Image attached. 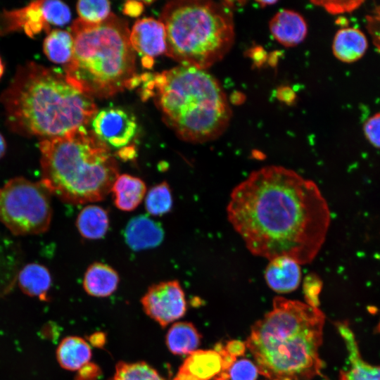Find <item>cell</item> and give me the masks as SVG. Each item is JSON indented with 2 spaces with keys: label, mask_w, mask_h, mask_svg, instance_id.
Wrapping results in <instances>:
<instances>
[{
  "label": "cell",
  "mask_w": 380,
  "mask_h": 380,
  "mask_svg": "<svg viewBox=\"0 0 380 380\" xmlns=\"http://www.w3.org/2000/svg\"><path fill=\"white\" fill-rule=\"evenodd\" d=\"M367 46V39L361 30L356 27H344L336 33L332 51L338 60L353 63L364 56Z\"/></svg>",
  "instance_id": "obj_18"
},
{
  "label": "cell",
  "mask_w": 380,
  "mask_h": 380,
  "mask_svg": "<svg viewBox=\"0 0 380 380\" xmlns=\"http://www.w3.org/2000/svg\"><path fill=\"white\" fill-rule=\"evenodd\" d=\"M17 279L18 286L24 293L43 301L49 300L51 276L45 266L38 263L27 264L20 268Z\"/></svg>",
  "instance_id": "obj_19"
},
{
  "label": "cell",
  "mask_w": 380,
  "mask_h": 380,
  "mask_svg": "<svg viewBox=\"0 0 380 380\" xmlns=\"http://www.w3.org/2000/svg\"><path fill=\"white\" fill-rule=\"evenodd\" d=\"M265 279L267 285L277 293H289L297 289L301 279L300 265L287 258L269 260Z\"/></svg>",
  "instance_id": "obj_16"
},
{
  "label": "cell",
  "mask_w": 380,
  "mask_h": 380,
  "mask_svg": "<svg viewBox=\"0 0 380 380\" xmlns=\"http://www.w3.org/2000/svg\"><path fill=\"white\" fill-rule=\"evenodd\" d=\"M118 282L119 277L114 269L102 262H94L84 274L83 286L90 296L106 297L116 290Z\"/></svg>",
  "instance_id": "obj_21"
},
{
  "label": "cell",
  "mask_w": 380,
  "mask_h": 380,
  "mask_svg": "<svg viewBox=\"0 0 380 380\" xmlns=\"http://www.w3.org/2000/svg\"><path fill=\"white\" fill-rule=\"evenodd\" d=\"M228 221L254 255L287 257L310 263L330 224L327 203L317 184L279 165L253 171L232 191Z\"/></svg>",
  "instance_id": "obj_1"
},
{
  "label": "cell",
  "mask_w": 380,
  "mask_h": 380,
  "mask_svg": "<svg viewBox=\"0 0 380 380\" xmlns=\"http://www.w3.org/2000/svg\"><path fill=\"white\" fill-rule=\"evenodd\" d=\"M144 6L143 2L127 1L123 6V11L128 15L136 17L141 13Z\"/></svg>",
  "instance_id": "obj_36"
},
{
  "label": "cell",
  "mask_w": 380,
  "mask_h": 380,
  "mask_svg": "<svg viewBox=\"0 0 380 380\" xmlns=\"http://www.w3.org/2000/svg\"><path fill=\"white\" fill-rule=\"evenodd\" d=\"M160 21L166 32L165 54L181 65L205 70L222 60L234 42L233 13L225 2L170 1Z\"/></svg>",
  "instance_id": "obj_7"
},
{
  "label": "cell",
  "mask_w": 380,
  "mask_h": 380,
  "mask_svg": "<svg viewBox=\"0 0 380 380\" xmlns=\"http://www.w3.org/2000/svg\"><path fill=\"white\" fill-rule=\"evenodd\" d=\"M52 26H56L52 0L32 1L0 13V34L22 30L33 38L43 31L50 32Z\"/></svg>",
  "instance_id": "obj_10"
},
{
  "label": "cell",
  "mask_w": 380,
  "mask_h": 380,
  "mask_svg": "<svg viewBox=\"0 0 380 380\" xmlns=\"http://www.w3.org/2000/svg\"><path fill=\"white\" fill-rule=\"evenodd\" d=\"M144 99L153 97L163 121L182 140L204 143L222 135L232 111L218 81L205 70L179 65L141 76Z\"/></svg>",
  "instance_id": "obj_4"
},
{
  "label": "cell",
  "mask_w": 380,
  "mask_h": 380,
  "mask_svg": "<svg viewBox=\"0 0 380 380\" xmlns=\"http://www.w3.org/2000/svg\"><path fill=\"white\" fill-rule=\"evenodd\" d=\"M91 343L96 346H101L105 343V336L102 333H96L91 337Z\"/></svg>",
  "instance_id": "obj_38"
},
{
  "label": "cell",
  "mask_w": 380,
  "mask_h": 380,
  "mask_svg": "<svg viewBox=\"0 0 380 380\" xmlns=\"http://www.w3.org/2000/svg\"><path fill=\"white\" fill-rule=\"evenodd\" d=\"M224 349L229 355L236 357V356L243 354L246 347L241 341H232L227 344Z\"/></svg>",
  "instance_id": "obj_37"
},
{
  "label": "cell",
  "mask_w": 380,
  "mask_h": 380,
  "mask_svg": "<svg viewBox=\"0 0 380 380\" xmlns=\"http://www.w3.org/2000/svg\"><path fill=\"white\" fill-rule=\"evenodd\" d=\"M257 2L262 7H265V6H270L272 4H274L277 3V1H257Z\"/></svg>",
  "instance_id": "obj_40"
},
{
  "label": "cell",
  "mask_w": 380,
  "mask_h": 380,
  "mask_svg": "<svg viewBox=\"0 0 380 380\" xmlns=\"http://www.w3.org/2000/svg\"><path fill=\"white\" fill-rule=\"evenodd\" d=\"M91 132L108 148L127 146L135 136V117L120 107H108L96 113L91 119Z\"/></svg>",
  "instance_id": "obj_11"
},
{
  "label": "cell",
  "mask_w": 380,
  "mask_h": 380,
  "mask_svg": "<svg viewBox=\"0 0 380 380\" xmlns=\"http://www.w3.org/2000/svg\"><path fill=\"white\" fill-rule=\"evenodd\" d=\"M362 2V1H315L314 3L323 6L327 11L332 14H338L353 11Z\"/></svg>",
  "instance_id": "obj_32"
},
{
  "label": "cell",
  "mask_w": 380,
  "mask_h": 380,
  "mask_svg": "<svg viewBox=\"0 0 380 380\" xmlns=\"http://www.w3.org/2000/svg\"><path fill=\"white\" fill-rule=\"evenodd\" d=\"M214 380H226V379L220 376V377L215 379Z\"/></svg>",
  "instance_id": "obj_42"
},
{
  "label": "cell",
  "mask_w": 380,
  "mask_h": 380,
  "mask_svg": "<svg viewBox=\"0 0 380 380\" xmlns=\"http://www.w3.org/2000/svg\"><path fill=\"white\" fill-rule=\"evenodd\" d=\"M6 151V142L3 135L0 133V159L4 156Z\"/></svg>",
  "instance_id": "obj_39"
},
{
  "label": "cell",
  "mask_w": 380,
  "mask_h": 380,
  "mask_svg": "<svg viewBox=\"0 0 380 380\" xmlns=\"http://www.w3.org/2000/svg\"><path fill=\"white\" fill-rule=\"evenodd\" d=\"M363 131L366 139L376 148H380V113L369 118L364 124Z\"/></svg>",
  "instance_id": "obj_33"
},
{
  "label": "cell",
  "mask_w": 380,
  "mask_h": 380,
  "mask_svg": "<svg viewBox=\"0 0 380 380\" xmlns=\"http://www.w3.org/2000/svg\"><path fill=\"white\" fill-rule=\"evenodd\" d=\"M4 63H3V61L0 57V79L1 78L3 74H4Z\"/></svg>",
  "instance_id": "obj_41"
},
{
  "label": "cell",
  "mask_w": 380,
  "mask_h": 380,
  "mask_svg": "<svg viewBox=\"0 0 380 380\" xmlns=\"http://www.w3.org/2000/svg\"><path fill=\"white\" fill-rule=\"evenodd\" d=\"M270 30L279 43L286 47H292L304 40L308 33V26L300 13L282 9L271 19Z\"/></svg>",
  "instance_id": "obj_14"
},
{
  "label": "cell",
  "mask_w": 380,
  "mask_h": 380,
  "mask_svg": "<svg viewBox=\"0 0 380 380\" xmlns=\"http://www.w3.org/2000/svg\"><path fill=\"white\" fill-rule=\"evenodd\" d=\"M51 196L41 181L11 179L0 188V221L14 235L44 233L52 219Z\"/></svg>",
  "instance_id": "obj_8"
},
{
  "label": "cell",
  "mask_w": 380,
  "mask_h": 380,
  "mask_svg": "<svg viewBox=\"0 0 380 380\" xmlns=\"http://www.w3.org/2000/svg\"><path fill=\"white\" fill-rule=\"evenodd\" d=\"M172 205V193L166 182H161L154 186L146 196V209L151 215H163L171 210Z\"/></svg>",
  "instance_id": "obj_27"
},
{
  "label": "cell",
  "mask_w": 380,
  "mask_h": 380,
  "mask_svg": "<svg viewBox=\"0 0 380 380\" xmlns=\"http://www.w3.org/2000/svg\"><path fill=\"white\" fill-rule=\"evenodd\" d=\"M0 102L10 129L41 140L86 127L97 112L94 99L65 73L35 62L17 68Z\"/></svg>",
  "instance_id": "obj_2"
},
{
  "label": "cell",
  "mask_w": 380,
  "mask_h": 380,
  "mask_svg": "<svg viewBox=\"0 0 380 380\" xmlns=\"http://www.w3.org/2000/svg\"><path fill=\"white\" fill-rule=\"evenodd\" d=\"M113 380H164L145 362H119Z\"/></svg>",
  "instance_id": "obj_28"
},
{
  "label": "cell",
  "mask_w": 380,
  "mask_h": 380,
  "mask_svg": "<svg viewBox=\"0 0 380 380\" xmlns=\"http://www.w3.org/2000/svg\"><path fill=\"white\" fill-rule=\"evenodd\" d=\"M129 41L134 51L142 56V64L150 68L153 58L166 52V32L164 25L152 18L137 20L132 27Z\"/></svg>",
  "instance_id": "obj_12"
},
{
  "label": "cell",
  "mask_w": 380,
  "mask_h": 380,
  "mask_svg": "<svg viewBox=\"0 0 380 380\" xmlns=\"http://www.w3.org/2000/svg\"><path fill=\"white\" fill-rule=\"evenodd\" d=\"M77 11L82 20L97 24L106 20L110 15V4L108 1L88 0L77 3Z\"/></svg>",
  "instance_id": "obj_29"
},
{
  "label": "cell",
  "mask_w": 380,
  "mask_h": 380,
  "mask_svg": "<svg viewBox=\"0 0 380 380\" xmlns=\"http://www.w3.org/2000/svg\"><path fill=\"white\" fill-rule=\"evenodd\" d=\"M41 182L51 195L73 205L103 200L118 167L109 148L86 127L39 142Z\"/></svg>",
  "instance_id": "obj_6"
},
{
  "label": "cell",
  "mask_w": 380,
  "mask_h": 380,
  "mask_svg": "<svg viewBox=\"0 0 380 380\" xmlns=\"http://www.w3.org/2000/svg\"><path fill=\"white\" fill-rule=\"evenodd\" d=\"M222 370V359L217 350H196L189 354L174 380H208Z\"/></svg>",
  "instance_id": "obj_15"
},
{
  "label": "cell",
  "mask_w": 380,
  "mask_h": 380,
  "mask_svg": "<svg viewBox=\"0 0 380 380\" xmlns=\"http://www.w3.org/2000/svg\"><path fill=\"white\" fill-rule=\"evenodd\" d=\"M100 374L99 367L95 364L88 362L79 369L75 380H96Z\"/></svg>",
  "instance_id": "obj_35"
},
{
  "label": "cell",
  "mask_w": 380,
  "mask_h": 380,
  "mask_svg": "<svg viewBox=\"0 0 380 380\" xmlns=\"http://www.w3.org/2000/svg\"><path fill=\"white\" fill-rule=\"evenodd\" d=\"M365 19L367 30L374 46L380 52V5L375 6Z\"/></svg>",
  "instance_id": "obj_31"
},
{
  "label": "cell",
  "mask_w": 380,
  "mask_h": 380,
  "mask_svg": "<svg viewBox=\"0 0 380 380\" xmlns=\"http://www.w3.org/2000/svg\"><path fill=\"white\" fill-rule=\"evenodd\" d=\"M321 287L322 283L317 277L309 275L306 277L304 292L308 305L317 308L319 304L318 295L321 291Z\"/></svg>",
  "instance_id": "obj_34"
},
{
  "label": "cell",
  "mask_w": 380,
  "mask_h": 380,
  "mask_svg": "<svg viewBox=\"0 0 380 380\" xmlns=\"http://www.w3.org/2000/svg\"><path fill=\"white\" fill-rule=\"evenodd\" d=\"M146 191V184L141 179L127 174L118 175L110 190L115 205L124 211L137 208L144 198Z\"/></svg>",
  "instance_id": "obj_20"
},
{
  "label": "cell",
  "mask_w": 380,
  "mask_h": 380,
  "mask_svg": "<svg viewBox=\"0 0 380 380\" xmlns=\"http://www.w3.org/2000/svg\"><path fill=\"white\" fill-rule=\"evenodd\" d=\"M258 369L251 361L242 359L235 361L221 377L227 380H256Z\"/></svg>",
  "instance_id": "obj_30"
},
{
  "label": "cell",
  "mask_w": 380,
  "mask_h": 380,
  "mask_svg": "<svg viewBox=\"0 0 380 380\" xmlns=\"http://www.w3.org/2000/svg\"><path fill=\"white\" fill-rule=\"evenodd\" d=\"M109 219L107 212L101 207L89 205L79 213L76 226L80 234L88 239H101L108 231Z\"/></svg>",
  "instance_id": "obj_24"
},
{
  "label": "cell",
  "mask_w": 380,
  "mask_h": 380,
  "mask_svg": "<svg viewBox=\"0 0 380 380\" xmlns=\"http://www.w3.org/2000/svg\"><path fill=\"white\" fill-rule=\"evenodd\" d=\"M201 336L194 326L189 322L175 323L166 336V343L175 355H187L196 351Z\"/></svg>",
  "instance_id": "obj_25"
},
{
  "label": "cell",
  "mask_w": 380,
  "mask_h": 380,
  "mask_svg": "<svg viewBox=\"0 0 380 380\" xmlns=\"http://www.w3.org/2000/svg\"><path fill=\"white\" fill-rule=\"evenodd\" d=\"M337 328L348 351L349 366L341 372L339 380H380V366L365 362L360 353L355 335L348 325L338 322Z\"/></svg>",
  "instance_id": "obj_13"
},
{
  "label": "cell",
  "mask_w": 380,
  "mask_h": 380,
  "mask_svg": "<svg viewBox=\"0 0 380 380\" xmlns=\"http://www.w3.org/2000/svg\"><path fill=\"white\" fill-rule=\"evenodd\" d=\"M141 303L146 313L162 327L181 318L186 310L184 293L175 280L153 285Z\"/></svg>",
  "instance_id": "obj_9"
},
{
  "label": "cell",
  "mask_w": 380,
  "mask_h": 380,
  "mask_svg": "<svg viewBox=\"0 0 380 380\" xmlns=\"http://www.w3.org/2000/svg\"><path fill=\"white\" fill-rule=\"evenodd\" d=\"M70 31L72 55L64 71L82 91L92 98L104 99L141 83L125 20L113 13L97 24L78 18Z\"/></svg>",
  "instance_id": "obj_5"
},
{
  "label": "cell",
  "mask_w": 380,
  "mask_h": 380,
  "mask_svg": "<svg viewBox=\"0 0 380 380\" xmlns=\"http://www.w3.org/2000/svg\"><path fill=\"white\" fill-rule=\"evenodd\" d=\"M91 357L89 345L78 336L63 338L56 350L59 365L70 371L79 370L89 362Z\"/></svg>",
  "instance_id": "obj_23"
},
{
  "label": "cell",
  "mask_w": 380,
  "mask_h": 380,
  "mask_svg": "<svg viewBox=\"0 0 380 380\" xmlns=\"http://www.w3.org/2000/svg\"><path fill=\"white\" fill-rule=\"evenodd\" d=\"M73 39L70 32L54 29L48 33L43 42V51L49 61L55 63H68L72 58Z\"/></svg>",
  "instance_id": "obj_26"
},
{
  "label": "cell",
  "mask_w": 380,
  "mask_h": 380,
  "mask_svg": "<svg viewBox=\"0 0 380 380\" xmlns=\"http://www.w3.org/2000/svg\"><path fill=\"white\" fill-rule=\"evenodd\" d=\"M324 315L317 307L276 297L272 310L255 322L246 341L258 372L275 380L322 375L319 348Z\"/></svg>",
  "instance_id": "obj_3"
},
{
  "label": "cell",
  "mask_w": 380,
  "mask_h": 380,
  "mask_svg": "<svg viewBox=\"0 0 380 380\" xmlns=\"http://www.w3.org/2000/svg\"><path fill=\"white\" fill-rule=\"evenodd\" d=\"M21 261L20 248L13 239L0 234V295L13 285Z\"/></svg>",
  "instance_id": "obj_22"
},
{
  "label": "cell",
  "mask_w": 380,
  "mask_h": 380,
  "mask_svg": "<svg viewBox=\"0 0 380 380\" xmlns=\"http://www.w3.org/2000/svg\"><path fill=\"white\" fill-rule=\"evenodd\" d=\"M164 232L159 223L146 215L132 218L125 229V239L134 251L154 248L163 241Z\"/></svg>",
  "instance_id": "obj_17"
}]
</instances>
